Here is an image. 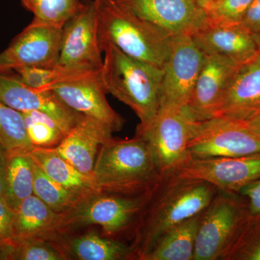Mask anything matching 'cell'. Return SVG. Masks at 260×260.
<instances>
[{"mask_svg":"<svg viewBox=\"0 0 260 260\" xmlns=\"http://www.w3.org/2000/svg\"><path fill=\"white\" fill-rule=\"evenodd\" d=\"M218 190L208 181L162 176L135 229L131 243L134 259L141 260L168 231L202 213Z\"/></svg>","mask_w":260,"mask_h":260,"instance_id":"1","label":"cell"},{"mask_svg":"<svg viewBox=\"0 0 260 260\" xmlns=\"http://www.w3.org/2000/svg\"><path fill=\"white\" fill-rule=\"evenodd\" d=\"M94 182L99 191L140 195L153 190L162 176L146 140L112 138L102 145L94 164Z\"/></svg>","mask_w":260,"mask_h":260,"instance_id":"2","label":"cell"},{"mask_svg":"<svg viewBox=\"0 0 260 260\" xmlns=\"http://www.w3.org/2000/svg\"><path fill=\"white\" fill-rule=\"evenodd\" d=\"M95 3L102 50L111 44L135 59L164 68L174 35L124 9L114 0H95Z\"/></svg>","mask_w":260,"mask_h":260,"instance_id":"3","label":"cell"},{"mask_svg":"<svg viewBox=\"0 0 260 260\" xmlns=\"http://www.w3.org/2000/svg\"><path fill=\"white\" fill-rule=\"evenodd\" d=\"M101 78L107 93L124 103L146 124L160 112L162 68L135 59L108 44Z\"/></svg>","mask_w":260,"mask_h":260,"instance_id":"4","label":"cell"},{"mask_svg":"<svg viewBox=\"0 0 260 260\" xmlns=\"http://www.w3.org/2000/svg\"><path fill=\"white\" fill-rule=\"evenodd\" d=\"M153 190L140 195L95 191L71 211L61 214L58 234L99 225L108 237L121 240L123 236L129 235L133 239Z\"/></svg>","mask_w":260,"mask_h":260,"instance_id":"5","label":"cell"},{"mask_svg":"<svg viewBox=\"0 0 260 260\" xmlns=\"http://www.w3.org/2000/svg\"><path fill=\"white\" fill-rule=\"evenodd\" d=\"M201 122L185 107L160 111L148 124H138L136 134L148 143L160 175L171 174L190 158L188 144Z\"/></svg>","mask_w":260,"mask_h":260,"instance_id":"6","label":"cell"},{"mask_svg":"<svg viewBox=\"0 0 260 260\" xmlns=\"http://www.w3.org/2000/svg\"><path fill=\"white\" fill-rule=\"evenodd\" d=\"M236 192L220 190L201 214L193 260H220L249 215Z\"/></svg>","mask_w":260,"mask_h":260,"instance_id":"7","label":"cell"},{"mask_svg":"<svg viewBox=\"0 0 260 260\" xmlns=\"http://www.w3.org/2000/svg\"><path fill=\"white\" fill-rule=\"evenodd\" d=\"M205 56L191 34L174 36L170 54L162 68L160 111L187 106Z\"/></svg>","mask_w":260,"mask_h":260,"instance_id":"8","label":"cell"},{"mask_svg":"<svg viewBox=\"0 0 260 260\" xmlns=\"http://www.w3.org/2000/svg\"><path fill=\"white\" fill-rule=\"evenodd\" d=\"M191 158H236L260 153V136L244 122L215 117L202 121L188 144Z\"/></svg>","mask_w":260,"mask_h":260,"instance_id":"9","label":"cell"},{"mask_svg":"<svg viewBox=\"0 0 260 260\" xmlns=\"http://www.w3.org/2000/svg\"><path fill=\"white\" fill-rule=\"evenodd\" d=\"M102 53L96 7L91 0L63 27L56 67L70 71H97L102 68Z\"/></svg>","mask_w":260,"mask_h":260,"instance_id":"10","label":"cell"},{"mask_svg":"<svg viewBox=\"0 0 260 260\" xmlns=\"http://www.w3.org/2000/svg\"><path fill=\"white\" fill-rule=\"evenodd\" d=\"M62 28L32 19L31 23L0 53V72L24 67L54 68L57 65Z\"/></svg>","mask_w":260,"mask_h":260,"instance_id":"11","label":"cell"},{"mask_svg":"<svg viewBox=\"0 0 260 260\" xmlns=\"http://www.w3.org/2000/svg\"><path fill=\"white\" fill-rule=\"evenodd\" d=\"M50 90L70 109L95 119L112 133L122 129L125 121L108 102L101 70L56 84Z\"/></svg>","mask_w":260,"mask_h":260,"instance_id":"12","label":"cell"},{"mask_svg":"<svg viewBox=\"0 0 260 260\" xmlns=\"http://www.w3.org/2000/svg\"><path fill=\"white\" fill-rule=\"evenodd\" d=\"M171 174L208 181L220 190L237 193L260 179V153L236 158H190Z\"/></svg>","mask_w":260,"mask_h":260,"instance_id":"13","label":"cell"},{"mask_svg":"<svg viewBox=\"0 0 260 260\" xmlns=\"http://www.w3.org/2000/svg\"><path fill=\"white\" fill-rule=\"evenodd\" d=\"M121 8L172 35L192 34L208 23L198 0H114Z\"/></svg>","mask_w":260,"mask_h":260,"instance_id":"14","label":"cell"},{"mask_svg":"<svg viewBox=\"0 0 260 260\" xmlns=\"http://www.w3.org/2000/svg\"><path fill=\"white\" fill-rule=\"evenodd\" d=\"M0 102L20 112L44 113L68 132L84 116L65 105L51 90L29 86L13 70L0 72Z\"/></svg>","mask_w":260,"mask_h":260,"instance_id":"15","label":"cell"},{"mask_svg":"<svg viewBox=\"0 0 260 260\" xmlns=\"http://www.w3.org/2000/svg\"><path fill=\"white\" fill-rule=\"evenodd\" d=\"M240 64L220 55H205L186 108L194 120L213 119L233 75Z\"/></svg>","mask_w":260,"mask_h":260,"instance_id":"16","label":"cell"},{"mask_svg":"<svg viewBox=\"0 0 260 260\" xmlns=\"http://www.w3.org/2000/svg\"><path fill=\"white\" fill-rule=\"evenodd\" d=\"M191 37L205 55L225 56L239 64L250 61L260 52L255 36L240 24L207 23L193 32Z\"/></svg>","mask_w":260,"mask_h":260,"instance_id":"17","label":"cell"},{"mask_svg":"<svg viewBox=\"0 0 260 260\" xmlns=\"http://www.w3.org/2000/svg\"><path fill=\"white\" fill-rule=\"evenodd\" d=\"M260 110V52L233 75L215 117L244 122Z\"/></svg>","mask_w":260,"mask_h":260,"instance_id":"18","label":"cell"},{"mask_svg":"<svg viewBox=\"0 0 260 260\" xmlns=\"http://www.w3.org/2000/svg\"><path fill=\"white\" fill-rule=\"evenodd\" d=\"M112 133L99 121L83 116L56 148L78 171L92 177L99 149L113 138Z\"/></svg>","mask_w":260,"mask_h":260,"instance_id":"19","label":"cell"},{"mask_svg":"<svg viewBox=\"0 0 260 260\" xmlns=\"http://www.w3.org/2000/svg\"><path fill=\"white\" fill-rule=\"evenodd\" d=\"M69 259L123 260L134 259L131 244L88 232L75 237H54Z\"/></svg>","mask_w":260,"mask_h":260,"instance_id":"20","label":"cell"},{"mask_svg":"<svg viewBox=\"0 0 260 260\" xmlns=\"http://www.w3.org/2000/svg\"><path fill=\"white\" fill-rule=\"evenodd\" d=\"M61 214L56 213L37 196L23 200L15 210L13 242L34 237L51 238L59 232Z\"/></svg>","mask_w":260,"mask_h":260,"instance_id":"21","label":"cell"},{"mask_svg":"<svg viewBox=\"0 0 260 260\" xmlns=\"http://www.w3.org/2000/svg\"><path fill=\"white\" fill-rule=\"evenodd\" d=\"M32 160L56 182L84 196L99 191L93 178L85 175L63 158L54 148L34 147L28 150Z\"/></svg>","mask_w":260,"mask_h":260,"instance_id":"22","label":"cell"},{"mask_svg":"<svg viewBox=\"0 0 260 260\" xmlns=\"http://www.w3.org/2000/svg\"><path fill=\"white\" fill-rule=\"evenodd\" d=\"M202 213L168 231L141 260H193Z\"/></svg>","mask_w":260,"mask_h":260,"instance_id":"23","label":"cell"},{"mask_svg":"<svg viewBox=\"0 0 260 260\" xmlns=\"http://www.w3.org/2000/svg\"><path fill=\"white\" fill-rule=\"evenodd\" d=\"M34 167L28 150L7 151L4 197L15 210L24 200L34 194Z\"/></svg>","mask_w":260,"mask_h":260,"instance_id":"24","label":"cell"},{"mask_svg":"<svg viewBox=\"0 0 260 260\" xmlns=\"http://www.w3.org/2000/svg\"><path fill=\"white\" fill-rule=\"evenodd\" d=\"M34 171V194L56 213L64 214L71 211L88 197L52 180L35 162Z\"/></svg>","mask_w":260,"mask_h":260,"instance_id":"25","label":"cell"},{"mask_svg":"<svg viewBox=\"0 0 260 260\" xmlns=\"http://www.w3.org/2000/svg\"><path fill=\"white\" fill-rule=\"evenodd\" d=\"M34 20L62 28L85 6L82 0H20Z\"/></svg>","mask_w":260,"mask_h":260,"instance_id":"26","label":"cell"},{"mask_svg":"<svg viewBox=\"0 0 260 260\" xmlns=\"http://www.w3.org/2000/svg\"><path fill=\"white\" fill-rule=\"evenodd\" d=\"M29 139L34 147L54 148L68 132L50 116L39 112H21Z\"/></svg>","mask_w":260,"mask_h":260,"instance_id":"27","label":"cell"},{"mask_svg":"<svg viewBox=\"0 0 260 260\" xmlns=\"http://www.w3.org/2000/svg\"><path fill=\"white\" fill-rule=\"evenodd\" d=\"M0 145L7 150H30L22 113L0 102Z\"/></svg>","mask_w":260,"mask_h":260,"instance_id":"28","label":"cell"},{"mask_svg":"<svg viewBox=\"0 0 260 260\" xmlns=\"http://www.w3.org/2000/svg\"><path fill=\"white\" fill-rule=\"evenodd\" d=\"M13 243V260L69 259L54 238H29Z\"/></svg>","mask_w":260,"mask_h":260,"instance_id":"29","label":"cell"},{"mask_svg":"<svg viewBox=\"0 0 260 260\" xmlns=\"http://www.w3.org/2000/svg\"><path fill=\"white\" fill-rule=\"evenodd\" d=\"M22 81L32 88L50 90L56 84L72 80L90 72H74L55 67L54 68L24 67L13 70Z\"/></svg>","mask_w":260,"mask_h":260,"instance_id":"30","label":"cell"},{"mask_svg":"<svg viewBox=\"0 0 260 260\" xmlns=\"http://www.w3.org/2000/svg\"><path fill=\"white\" fill-rule=\"evenodd\" d=\"M252 0H218L205 8L208 23L238 25Z\"/></svg>","mask_w":260,"mask_h":260,"instance_id":"31","label":"cell"},{"mask_svg":"<svg viewBox=\"0 0 260 260\" xmlns=\"http://www.w3.org/2000/svg\"><path fill=\"white\" fill-rule=\"evenodd\" d=\"M15 210L5 197H0V242H13L14 238Z\"/></svg>","mask_w":260,"mask_h":260,"instance_id":"32","label":"cell"},{"mask_svg":"<svg viewBox=\"0 0 260 260\" xmlns=\"http://www.w3.org/2000/svg\"><path fill=\"white\" fill-rule=\"evenodd\" d=\"M237 193L247 200V208L249 216L260 215V179L244 186Z\"/></svg>","mask_w":260,"mask_h":260,"instance_id":"33","label":"cell"},{"mask_svg":"<svg viewBox=\"0 0 260 260\" xmlns=\"http://www.w3.org/2000/svg\"><path fill=\"white\" fill-rule=\"evenodd\" d=\"M240 25L254 35L260 34V0H252Z\"/></svg>","mask_w":260,"mask_h":260,"instance_id":"34","label":"cell"},{"mask_svg":"<svg viewBox=\"0 0 260 260\" xmlns=\"http://www.w3.org/2000/svg\"><path fill=\"white\" fill-rule=\"evenodd\" d=\"M7 150L0 145V197H4L6 179Z\"/></svg>","mask_w":260,"mask_h":260,"instance_id":"35","label":"cell"},{"mask_svg":"<svg viewBox=\"0 0 260 260\" xmlns=\"http://www.w3.org/2000/svg\"><path fill=\"white\" fill-rule=\"evenodd\" d=\"M14 247L13 242H0V260H13Z\"/></svg>","mask_w":260,"mask_h":260,"instance_id":"36","label":"cell"},{"mask_svg":"<svg viewBox=\"0 0 260 260\" xmlns=\"http://www.w3.org/2000/svg\"><path fill=\"white\" fill-rule=\"evenodd\" d=\"M244 123L251 131L260 136V110Z\"/></svg>","mask_w":260,"mask_h":260,"instance_id":"37","label":"cell"},{"mask_svg":"<svg viewBox=\"0 0 260 260\" xmlns=\"http://www.w3.org/2000/svg\"><path fill=\"white\" fill-rule=\"evenodd\" d=\"M198 3H200V5L203 7V8H207V7L209 6V5L213 4L215 2L218 1V0H198Z\"/></svg>","mask_w":260,"mask_h":260,"instance_id":"38","label":"cell"},{"mask_svg":"<svg viewBox=\"0 0 260 260\" xmlns=\"http://www.w3.org/2000/svg\"><path fill=\"white\" fill-rule=\"evenodd\" d=\"M255 36L256 40H257L258 44H259V47H260V34H258V35H254Z\"/></svg>","mask_w":260,"mask_h":260,"instance_id":"39","label":"cell"},{"mask_svg":"<svg viewBox=\"0 0 260 260\" xmlns=\"http://www.w3.org/2000/svg\"><path fill=\"white\" fill-rule=\"evenodd\" d=\"M90 1H91V0H82V2H83V3H85V4H87V3H88Z\"/></svg>","mask_w":260,"mask_h":260,"instance_id":"40","label":"cell"}]
</instances>
